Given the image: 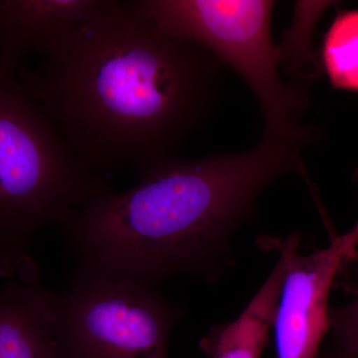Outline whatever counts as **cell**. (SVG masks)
<instances>
[{
    "instance_id": "obj_9",
    "label": "cell",
    "mask_w": 358,
    "mask_h": 358,
    "mask_svg": "<svg viewBox=\"0 0 358 358\" xmlns=\"http://www.w3.org/2000/svg\"><path fill=\"white\" fill-rule=\"evenodd\" d=\"M285 275L286 265L279 257L243 312L231 322L212 326L200 339V350L208 358H260L273 329Z\"/></svg>"
},
{
    "instance_id": "obj_14",
    "label": "cell",
    "mask_w": 358,
    "mask_h": 358,
    "mask_svg": "<svg viewBox=\"0 0 358 358\" xmlns=\"http://www.w3.org/2000/svg\"><path fill=\"white\" fill-rule=\"evenodd\" d=\"M355 180L357 181V185H358V173H357V174H355Z\"/></svg>"
},
{
    "instance_id": "obj_12",
    "label": "cell",
    "mask_w": 358,
    "mask_h": 358,
    "mask_svg": "<svg viewBox=\"0 0 358 358\" xmlns=\"http://www.w3.org/2000/svg\"><path fill=\"white\" fill-rule=\"evenodd\" d=\"M329 338L358 350V291L343 305L329 308Z\"/></svg>"
},
{
    "instance_id": "obj_11",
    "label": "cell",
    "mask_w": 358,
    "mask_h": 358,
    "mask_svg": "<svg viewBox=\"0 0 358 358\" xmlns=\"http://www.w3.org/2000/svg\"><path fill=\"white\" fill-rule=\"evenodd\" d=\"M331 4L329 1L296 2L291 27L285 32L282 43L278 45L282 65L288 68L294 77L310 79L319 72L313 35L320 16Z\"/></svg>"
},
{
    "instance_id": "obj_8",
    "label": "cell",
    "mask_w": 358,
    "mask_h": 358,
    "mask_svg": "<svg viewBox=\"0 0 358 358\" xmlns=\"http://www.w3.org/2000/svg\"><path fill=\"white\" fill-rule=\"evenodd\" d=\"M101 0H0V73L15 76L59 32L76 25Z\"/></svg>"
},
{
    "instance_id": "obj_7",
    "label": "cell",
    "mask_w": 358,
    "mask_h": 358,
    "mask_svg": "<svg viewBox=\"0 0 358 358\" xmlns=\"http://www.w3.org/2000/svg\"><path fill=\"white\" fill-rule=\"evenodd\" d=\"M0 358H71L59 331L56 292L17 280L2 287Z\"/></svg>"
},
{
    "instance_id": "obj_6",
    "label": "cell",
    "mask_w": 358,
    "mask_h": 358,
    "mask_svg": "<svg viewBox=\"0 0 358 358\" xmlns=\"http://www.w3.org/2000/svg\"><path fill=\"white\" fill-rule=\"evenodd\" d=\"M301 238L294 232L285 238L264 235L257 241L286 265L273 324L275 358H319L329 333L331 289L345 268L358 260V223L307 255L299 252Z\"/></svg>"
},
{
    "instance_id": "obj_5",
    "label": "cell",
    "mask_w": 358,
    "mask_h": 358,
    "mask_svg": "<svg viewBox=\"0 0 358 358\" xmlns=\"http://www.w3.org/2000/svg\"><path fill=\"white\" fill-rule=\"evenodd\" d=\"M59 331L71 358H169L185 308L157 289L75 271L56 292Z\"/></svg>"
},
{
    "instance_id": "obj_2",
    "label": "cell",
    "mask_w": 358,
    "mask_h": 358,
    "mask_svg": "<svg viewBox=\"0 0 358 358\" xmlns=\"http://www.w3.org/2000/svg\"><path fill=\"white\" fill-rule=\"evenodd\" d=\"M317 140L303 124L243 152L166 160L126 192L96 197L59 226L76 270L152 289L181 274L215 282L261 193L286 174L307 178L301 155Z\"/></svg>"
},
{
    "instance_id": "obj_4",
    "label": "cell",
    "mask_w": 358,
    "mask_h": 358,
    "mask_svg": "<svg viewBox=\"0 0 358 358\" xmlns=\"http://www.w3.org/2000/svg\"><path fill=\"white\" fill-rule=\"evenodd\" d=\"M131 10L173 36L196 42L231 66L255 96L263 136H282L303 122V89L280 74L281 55L272 36L270 0H136Z\"/></svg>"
},
{
    "instance_id": "obj_1",
    "label": "cell",
    "mask_w": 358,
    "mask_h": 358,
    "mask_svg": "<svg viewBox=\"0 0 358 358\" xmlns=\"http://www.w3.org/2000/svg\"><path fill=\"white\" fill-rule=\"evenodd\" d=\"M15 74L85 166L138 178L203 128L222 100L225 64L160 29L127 1L101 0Z\"/></svg>"
},
{
    "instance_id": "obj_13",
    "label": "cell",
    "mask_w": 358,
    "mask_h": 358,
    "mask_svg": "<svg viewBox=\"0 0 358 358\" xmlns=\"http://www.w3.org/2000/svg\"><path fill=\"white\" fill-rule=\"evenodd\" d=\"M319 358H358V350L327 336L320 350Z\"/></svg>"
},
{
    "instance_id": "obj_3",
    "label": "cell",
    "mask_w": 358,
    "mask_h": 358,
    "mask_svg": "<svg viewBox=\"0 0 358 358\" xmlns=\"http://www.w3.org/2000/svg\"><path fill=\"white\" fill-rule=\"evenodd\" d=\"M113 190L85 166L15 76L0 73V275L40 282L33 240Z\"/></svg>"
},
{
    "instance_id": "obj_10",
    "label": "cell",
    "mask_w": 358,
    "mask_h": 358,
    "mask_svg": "<svg viewBox=\"0 0 358 358\" xmlns=\"http://www.w3.org/2000/svg\"><path fill=\"white\" fill-rule=\"evenodd\" d=\"M322 62L334 88L358 92V9L336 16L324 38Z\"/></svg>"
}]
</instances>
